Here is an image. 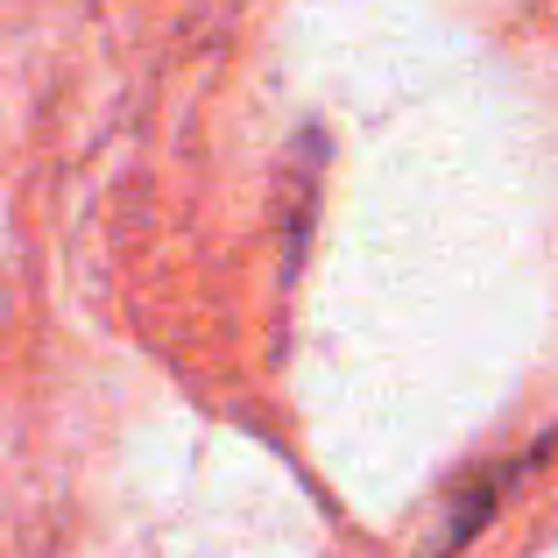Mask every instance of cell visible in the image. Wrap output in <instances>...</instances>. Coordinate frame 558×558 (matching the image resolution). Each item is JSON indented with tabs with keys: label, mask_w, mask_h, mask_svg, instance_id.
<instances>
[{
	"label": "cell",
	"mask_w": 558,
	"mask_h": 558,
	"mask_svg": "<svg viewBox=\"0 0 558 558\" xmlns=\"http://www.w3.org/2000/svg\"><path fill=\"white\" fill-rule=\"evenodd\" d=\"M531 460L537 452H523V460H488V466H474V474L452 481L446 502H438V531H432V545H424V558H460L466 545H474L481 523L502 509V495L531 474Z\"/></svg>",
	"instance_id": "cell-1"
}]
</instances>
